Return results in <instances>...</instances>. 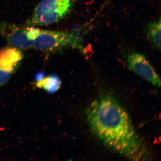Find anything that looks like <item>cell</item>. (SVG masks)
I'll return each mask as SVG.
<instances>
[{
  "instance_id": "6da1fadb",
  "label": "cell",
  "mask_w": 161,
  "mask_h": 161,
  "mask_svg": "<svg viewBox=\"0 0 161 161\" xmlns=\"http://www.w3.org/2000/svg\"><path fill=\"white\" fill-rule=\"evenodd\" d=\"M86 116L92 134L110 150L131 160L148 158L128 113L114 96H98L90 104Z\"/></svg>"
},
{
  "instance_id": "7a4b0ae2",
  "label": "cell",
  "mask_w": 161,
  "mask_h": 161,
  "mask_svg": "<svg viewBox=\"0 0 161 161\" xmlns=\"http://www.w3.org/2000/svg\"><path fill=\"white\" fill-rule=\"evenodd\" d=\"M83 43L80 30L66 32L40 29L37 36L33 40V47L47 52L69 47L82 50Z\"/></svg>"
},
{
  "instance_id": "3957f363",
  "label": "cell",
  "mask_w": 161,
  "mask_h": 161,
  "mask_svg": "<svg viewBox=\"0 0 161 161\" xmlns=\"http://www.w3.org/2000/svg\"><path fill=\"white\" fill-rule=\"evenodd\" d=\"M76 1L42 0L34 10L29 23L34 25H46L56 23L71 11Z\"/></svg>"
},
{
  "instance_id": "277c9868",
  "label": "cell",
  "mask_w": 161,
  "mask_h": 161,
  "mask_svg": "<svg viewBox=\"0 0 161 161\" xmlns=\"http://www.w3.org/2000/svg\"><path fill=\"white\" fill-rule=\"evenodd\" d=\"M125 61L132 71L153 85L160 87L159 76L143 54L134 51L129 52L126 56Z\"/></svg>"
},
{
  "instance_id": "5b68a950",
  "label": "cell",
  "mask_w": 161,
  "mask_h": 161,
  "mask_svg": "<svg viewBox=\"0 0 161 161\" xmlns=\"http://www.w3.org/2000/svg\"><path fill=\"white\" fill-rule=\"evenodd\" d=\"M26 29L5 22L0 23V33L9 45L17 49H25L33 47V41L28 38Z\"/></svg>"
},
{
  "instance_id": "8992f818",
  "label": "cell",
  "mask_w": 161,
  "mask_h": 161,
  "mask_svg": "<svg viewBox=\"0 0 161 161\" xmlns=\"http://www.w3.org/2000/svg\"><path fill=\"white\" fill-rule=\"evenodd\" d=\"M24 55L17 48H4L0 50V68L14 72L19 67Z\"/></svg>"
},
{
  "instance_id": "52a82bcc",
  "label": "cell",
  "mask_w": 161,
  "mask_h": 161,
  "mask_svg": "<svg viewBox=\"0 0 161 161\" xmlns=\"http://www.w3.org/2000/svg\"><path fill=\"white\" fill-rule=\"evenodd\" d=\"M161 18L151 21L146 25L147 38L150 43L160 50L161 49Z\"/></svg>"
},
{
  "instance_id": "ba28073f",
  "label": "cell",
  "mask_w": 161,
  "mask_h": 161,
  "mask_svg": "<svg viewBox=\"0 0 161 161\" xmlns=\"http://www.w3.org/2000/svg\"><path fill=\"white\" fill-rule=\"evenodd\" d=\"M62 84L60 78L56 75H50L37 82L36 86L50 93H53L59 89Z\"/></svg>"
},
{
  "instance_id": "9c48e42d",
  "label": "cell",
  "mask_w": 161,
  "mask_h": 161,
  "mask_svg": "<svg viewBox=\"0 0 161 161\" xmlns=\"http://www.w3.org/2000/svg\"><path fill=\"white\" fill-rule=\"evenodd\" d=\"M13 72L0 68V88L9 81Z\"/></svg>"
},
{
  "instance_id": "30bf717a",
  "label": "cell",
  "mask_w": 161,
  "mask_h": 161,
  "mask_svg": "<svg viewBox=\"0 0 161 161\" xmlns=\"http://www.w3.org/2000/svg\"><path fill=\"white\" fill-rule=\"evenodd\" d=\"M44 73L43 72H38L36 75V80L37 81H39L40 80H41L44 77Z\"/></svg>"
}]
</instances>
